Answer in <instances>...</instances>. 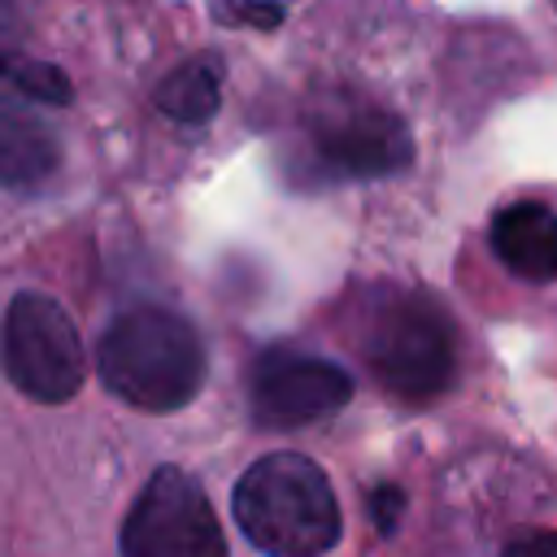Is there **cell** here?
<instances>
[{"label": "cell", "instance_id": "12", "mask_svg": "<svg viewBox=\"0 0 557 557\" xmlns=\"http://www.w3.org/2000/svg\"><path fill=\"white\" fill-rule=\"evenodd\" d=\"M213 17L222 26H261V30H274L283 22V0H209Z\"/></svg>", "mask_w": 557, "mask_h": 557}, {"label": "cell", "instance_id": "11", "mask_svg": "<svg viewBox=\"0 0 557 557\" xmlns=\"http://www.w3.org/2000/svg\"><path fill=\"white\" fill-rule=\"evenodd\" d=\"M9 83L22 96H30L35 104H70V96H74L70 78L57 65H48V61H22V57H13L9 61Z\"/></svg>", "mask_w": 557, "mask_h": 557}, {"label": "cell", "instance_id": "3", "mask_svg": "<svg viewBox=\"0 0 557 557\" xmlns=\"http://www.w3.org/2000/svg\"><path fill=\"white\" fill-rule=\"evenodd\" d=\"M366 361L392 396L426 405L440 392H448L457 374V331L431 296L400 292L387 296L383 309L370 318Z\"/></svg>", "mask_w": 557, "mask_h": 557}, {"label": "cell", "instance_id": "14", "mask_svg": "<svg viewBox=\"0 0 557 557\" xmlns=\"http://www.w3.org/2000/svg\"><path fill=\"white\" fill-rule=\"evenodd\" d=\"M500 557H557V531H531L500 548Z\"/></svg>", "mask_w": 557, "mask_h": 557}, {"label": "cell", "instance_id": "9", "mask_svg": "<svg viewBox=\"0 0 557 557\" xmlns=\"http://www.w3.org/2000/svg\"><path fill=\"white\" fill-rule=\"evenodd\" d=\"M61 161V144L57 135L22 113L17 104H4V122H0V174H4V187L9 191H26V187H39Z\"/></svg>", "mask_w": 557, "mask_h": 557}, {"label": "cell", "instance_id": "13", "mask_svg": "<svg viewBox=\"0 0 557 557\" xmlns=\"http://www.w3.org/2000/svg\"><path fill=\"white\" fill-rule=\"evenodd\" d=\"M400 513H405V492L392 487V483H379V487L370 492V522L387 535V531H396Z\"/></svg>", "mask_w": 557, "mask_h": 557}, {"label": "cell", "instance_id": "2", "mask_svg": "<svg viewBox=\"0 0 557 557\" xmlns=\"http://www.w3.org/2000/svg\"><path fill=\"white\" fill-rule=\"evenodd\" d=\"M235 522L265 557H326L344 518L335 487L305 453H265L235 483Z\"/></svg>", "mask_w": 557, "mask_h": 557}, {"label": "cell", "instance_id": "6", "mask_svg": "<svg viewBox=\"0 0 557 557\" xmlns=\"http://www.w3.org/2000/svg\"><path fill=\"white\" fill-rule=\"evenodd\" d=\"M309 152L326 178H383L409 165L413 139L396 113L366 100H335L309 122Z\"/></svg>", "mask_w": 557, "mask_h": 557}, {"label": "cell", "instance_id": "4", "mask_svg": "<svg viewBox=\"0 0 557 557\" xmlns=\"http://www.w3.org/2000/svg\"><path fill=\"white\" fill-rule=\"evenodd\" d=\"M4 374L44 405H61L83 387L87 357L70 313L44 292H17L4 313Z\"/></svg>", "mask_w": 557, "mask_h": 557}, {"label": "cell", "instance_id": "8", "mask_svg": "<svg viewBox=\"0 0 557 557\" xmlns=\"http://www.w3.org/2000/svg\"><path fill=\"white\" fill-rule=\"evenodd\" d=\"M487 244L496 261L527 283L557 278V213L540 200H518L492 218Z\"/></svg>", "mask_w": 557, "mask_h": 557}, {"label": "cell", "instance_id": "10", "mask_svg": "<svg viewBox=\"0 0 557 557\" xmlns=\"http://www.w3.org/2000/svg\"><path fill=\"white\" fill-rule=\"evenodd\" d=\"M222 104V61L218 57H191L157 87V109L183 126H200Z\"/></svg>", "mask_w": 557, "mask_h": 557}, {"label": "cell", "instance_id": "1", "mask_svg": "<svg viewBox=\"0 0 557 557\" xmlns=\"http://www.w3.org/2000/svg\"><path fill=\"white\" fill-rule=\"evenodd\" d=\"M96 370L104 387L148 413L183 409L205 383V344L196 326L161 305L117 313L96 339Z\"/></svg>", "mask_w": 557, "mask_h": 557}, {"label": "cell", "instance_id": "5", "mask_svg": "<svg viewBox=\"0 0 557 557\" xmlns=\"http://www.w3.org/2000/svg\"><path fill=\"white\" fill-rule=\"evenodd\" d=\"M122 557H226V540L205 487L178 470L161 466L126 509Z\"/></svg>", "mask_w": 557, "mask_h": 557}, {"label": "cell", "instance_id": "7", "mask_svg": "<svg viewBox=\"0 0 557 557\" xmlns=\"http://www.w3.org/2000/svg\"><path fill=\"white\" fill-rule=\"evenodd\" d=\"M352 400V374L326 357L270 348L252 361L248 405L261 426H309Z\"/></svg>", "mask_w": 557, "mask_h": 557}]
</instances>
